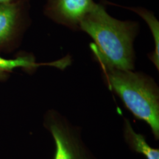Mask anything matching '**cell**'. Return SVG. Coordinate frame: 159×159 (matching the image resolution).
Returning a JSON list of instances; mask_svg holds the SVG:
<instances>
[{
  "label": "cell",
  "instance_id": "3",
  "mask_svg": "<svg viewBox=\"0 0 159 159\" xmlns=\"http://www.w3.org/2000/svg\"><path fill=\"white\" fill-rule=\"evenodd\" d=\"M43 126L53 139V159H97L83 140L80 127L56 109L43 114Z\"/></svg>",
  "mask_w": 159,
  "mask_h": 159
},
{
  "label": "cell",
  "instance_id": "7",
  "mask_svg": "<svg viewBox=\"0 0 159 159\" xmlns=\"http://www.w3.org/2000/svg\"><path fill=\"white\" fill-rule=\"evenodd\" d=\"M122 124L123 138L129 149L142 155L146 159H159V149L151 147L146 137L134 130L128 119H123Z\"/></svg>",
  "mask_w": 159,
  "mask_h": 159
},
{
  "label": "cell",
  "instance_id": "9",
  "mask_svg": "<svg viewBox=\"0 0 159 159\" xmlns=\"http://www.w3.org/2000/svg\"><path fill=\"white\" fill-rule=\"evenodd\" d=\"M30 0H0V4L17 2H30Z\"/></svg>",
  "mask_w": 159,
  "mask_h": 159
},
{
  "label": "cell",
  "instance_id": "8",
  "mask_svg": "<svg viewBox=\"0 0 159 159\" xmlns=\"http://www.w3.org/2000/svg\"><path fill=\"white\" fill-rule=\"evenodd\" d=\"M126 9L135 12L140 16L148 25L151 33L152 34V38L154 40L155 48L152 53L148 55L149 59L153 63V64L157 70H159V23L158 21L155 16L152 12L143 7H125Z\"/></svg>",
  "mask_w": 159,
  "mask_h": 159
},
{
  "label": "cell",
  "instance_id": "6",
  "mask_svg": "<svg viewBox=\"0 0 159 159\" xmlns=\"http://www.w3.org/2000/svg\"><path fill=\"white\" fill-rule=\"evenodd\" d=\"M71 63L69 55L51 63H38L33 54L27 52H19L13 58H5L0 56V83L8 80L11 75L17 69H21L25 72L31 75L43 66H50L63 69Z\"/></svg>",
  "mask_w": 159,
  "mask_h": 159
},
{
  "label": "cell",
  "instance_id": "5",
  "mask_svg": "<svg viewBox=\"0 0 159 159\" xmlns=\"http://www.w3.org/2000/svg\"><path fill=\"white\" fill-rule=\"evenodd\" d=\"M96 5L94 0H47L43 14L55 23L80 30L81 22Z\"/></svg>",
  "mask_w": 159,
  "mask_h": 159
},
{
  "label": "cell",
  "instance_id": "4",
  "mask_svg": "<svg viewBox=\"0 0 159 159\" xmlns=\"http://www.w3.org/2000/svg\"><path fill=\"white\" fill-rule=\"evenodd\" d=\"M30 2L0 4V54H10L21 46L31 25Z\"/></svg>",
  "mask_w": 159,
  "mask_h": 159
},
{
  "label": "cell",
  "instance_id": "2",
  "mask_svg": "<svg viewBox=\"0 0 159 159\" xmlns=\"http://www.w3.org/2000/svg\"><path fill=\"white\" fill-rule=\"evenodd\" d=\"M108 88L122 101L136 119L150 127L156 141L159 139V87L150 75L134 70L101 69Z\"/></svg>",
  "mask_w": 159,
  "mask_h": 159
},
{
  "label": "cell",
  "instance_id": "1",
  "mask_svg": "<svg viewBox=\"0 0 159 159\" xmlns=\"http://www.w3.org/2000/svg\"><path fill=\"white\" fill-rule=\"evenodd\" d=\"M80 30L94 41L90 45L91 53L101 69L134 70V42L139 31L136 21L114 19L104 5L97 4L81 22Z\"/></svg>",
  "mask_w": 159,
  "mask_h": 159
}]
</instances>
